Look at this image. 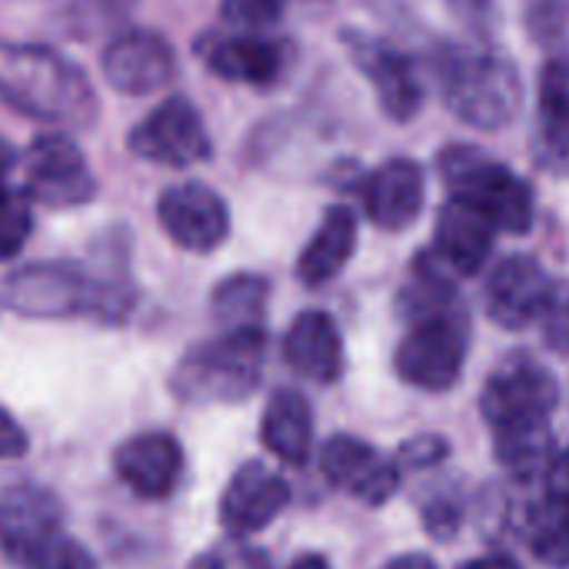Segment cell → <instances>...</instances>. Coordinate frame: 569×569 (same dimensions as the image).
Listing matches in <instances>:
<instances>
[{
    "label": "cell",
    "instance_id": "obj_14",
    "mask_svg": "<svg viewBox=\"0 0 569 569\" xmlns=\"http://www.w3.org/2000/svg\"><path fill=\"white\" fill-rule=\"evenodd\" d=\"M290 503V487L280 473H273L267 463H243L223 497H220V523L230 537H250L270 527Z\"/></svg>",
    "mask_w": 569,
    "mask_h": 569
},
{
    "label": "cell",
    "instance_id": "obj_33",
    "mask_svg": "<svg viewBox=\"0 0 569 569\" xmlns=\"http://www.w3.org/2000/svg\"><path fill=\"white\" fill-rule=\"evenodd\" d=\"M540 97H543V113L569 117V60H553L543 67Z\"/></svg>",
    "mask_w": 569,
    "mask_h": 569
},
{
    "label": "cell",
    "instance_id": "obj_9",
    "mask_svg": "<svg viewBox=\"0 0 569 569\" xmlns=\"http://www.w3.org/2000/svg\"><path fill=\"white\" fill-rule=\"evenodd\" d=\"M23 193L30 203H43L50 210L83 207L97 193V177L83 157V150L60 130L40 133L23 157Z\"/></svg>",
    "mask_w": 569,
    "mask_h": 569
},
{
    "label": "cell",
    "instance_id": "obj_7",
    "mask_svg": "<svg viewBox=\"0 0 569 569\" xmlns=\"http://www.w3.org/2000/svg\"><path fill=\"white\" fill-rule=\"evenodd\" d=\"M467 357V327L453 310H437L427 317H417L407 337L397 347L393 367L403 383L443 393L453 390L463 373Z\"/></svg>",
    "mask_w": 569,
    "mask_h": 569
},
{
    "label": "cell",
    "instance_id": "obj_29",
    "mask_svg": "<svg viewBox=\"0 0 569 569\" xmlns=\"http://www.w3.org/2000/svg\"><path fill=\"white\" fill-rule=\"evenodd\" d=\"M193 569H270V557L243 537H230L207 547L193 560Z\"/></svg>",
    "mask_w": 569,
    "mask_h": 569
},
{
    "label": "cell",
    "instance_id": "obj_21",
    "mask_svg": "<svg viewBox=\"0 0 569 569\" xmlns=\"http://www.w3.org/2000/svg\"><path fill=\"white\" fill-rule=\"evenodd\" d=\"M490 250H493V223L477 210H470L467 203L450 200L437 217V240L430 253L453 277H473L483 270Z\"/></svg>",
    "mask_w": 569,
    "mask_h": 569
},
{
    "label": "cell",
    "instance_id": "obj_25",
    "mask_svg": "<svg viewBox=\"0 0 569 569\" xmlns=\"http://www.w3.org/2000/svg\"><path fill=\"white\" fill-rule=\"evenodd\" d=\"M497 457H500L503 467H510L520 477L547 473L550 463H553V437H550V427L497 437Z\"/></svg>",
    "mask_w": 569,
    "mask_h": 569
},
{
    "label": "cell",
    "instance_id": "obj_16",
    "mask_svg": "<svg viewBox=\"0 0 569 569\" xmlns=\"http://www.w3.org/2000/svg\"><path fill=\"white\" fill-rule=\"evenodd\" d=\"M63 503L33 483H17L0 493V547L10 560H27L60 533Z\"/></svg>",
    "mask_w": 569,
    "mask_h": 569
},
{
    "label": "cell",
    "instance_id": "obj_38",
    "mask_svg": "<svg viewBox=\"0 0 569 569\" xmlns=\"http://www.w3.org/2000/svg\"><path fill=\"white\" fill-rule=\"evenodd\" d=\"M380 569H437V563L427 557V553H403L390 563H383Z\"/></svg>",
    "mask_w": 569,
    "mask_h": 569
},
{
    "label": "cell",
    "instance_id": "obj_2",
    "mask_svg": "<svg viewBox=\"0 0 569 569\" xmlns=\"http://www.w3.org/2000/svg\"><path fill=\"white\" fill-rule=\"evenodd\" d=\"M267 360V333L253 330H223L220 337L187 350L170 377V390L180 403L190 407H223L247 400Z\"/></svg>",
    "mask_w": 569,
    "mask_h": 569
},
{
    "label": "cell",
    "instance_id": "obj_8",
    "mask_svg": "<svg viewBox=\"0 0 569 569\" xmlns=\"http://www.w3.org/2000/svg\"><path fill=\"white\" fill-rule=\"evenodd\" d=\"M127 147L133 157L170 170H187L213 157V140L207 133V123L193 107V100L187 97H167L160 107H153L130 130Z\"/></svg>",
    "mask_w": 569,
    "mask_h": 569
},
{
    "label": "cell",
    "instance_id": "obj_41",
    "mask_svg": "<svg viewBox=\"0 0 569 569\" xmlns=\"http://www.w3.org/2000/svg\"><path fill=\"white\" fill-rule=\"evenodd\" d=\"M290 569H330L327 567V560L320 557V553H303V557H297Z\"/></svg>",
    "mask_w": 569,
    "mask_h": 569
},
{
    "label": "cell",
    "instance_id": "obj_17",
    "mask_svg": "<svg viewBox=\"0 0 569 569\" xmlns=\"http://www.w3.org/2000/svg\"><path fill=\"white\" fill-rule=\"evenodd\" d=\"M117 477L143 500H163L173 493L183 473V450L170 433H137L113 453Z\"/></svg>",
    "mask_w": 569,
    "mask_h": 569
},
{
    "label": "cell",
    "instance_id": "obj_19",
    "mask_svg": "<svg viewBox=\"0 0 569 569\" xmlns=\"http://www.w3.org/2000/svg\"><path fill=\"white\" fill-rule=\"evenodd\" d=\"M287 367L310 383H337L343 373V337L330 313H300L283 337Z\"/></svg>",
    "mask_w": 569,
    "mask_h": 569
},
{
    "label": "cell",
    "instance_id": "obj_10",
    "mask_svg": "<svg viewBox=\"0 0 569 569\" xmlns=\"http://www.w3.org/2000/svg\"><path fill=\"white\" fill-rule=\"evenodd\" d=\"M100 70L107 83L123 93V97H147L167 87L177 73V53L167 37L153 30H123L117 33L103 53H100Z\"/></svg>",
    "mask_w": 569,
    "mask_h": 569
},
{
    "label": "cell",
    "instance_id": "obj_1",
    "mask_svg": "<svg viewBox=\"0 0 569 569\" xmlns=\"http://www.w3.org/2000/svg\"><path fill=\"white\" fill-rule=\"evenodd\" d=\"M0 100L37 123L83 130L97 120L90 77L47 43L0 40Z\"/></svg>",
    "mask_w": 569,
    "mask_h": 569
},
{
    "label": "cell",
    "instance_id": "obj_23",
    "mask_svg": "<svg viewBox=\"0 0 569 569\" xmlns=\"http://www.w3.org/2000/svg\"><path fill=\"white\" fill-rule=\"evenodd\" d=\"M260 440L263 447L290 463V467H303L313 453V413L310 403L303 400V393L297 390H277L263 410L260 420Z\"/></svg>",
    "mask_w": 569,
    "mask_h": 569
},
{
    "label": "cell",
    "instance_id": "obj_11",
    "mask_svg": "<svg viewBox=\"0 0 569 569\" xmlns=\"http://www.w3.org/2000/svg\"><path fill=\"white\" fill-rule=\"evenodd\" d=\"M157 220L163 233L190 253H213L230 233L227 200L207 183H177L157 200Z\"/></svg>",
    "mask_w": 569,
    "mask_h": 569
},
{
    "label": "cell",
    "instance_id": "obj_28",
    "mask_svg": "<svg viewBox=\"0 0 569 569\" xmlns=\"http://www.w3.org/2000/svg\"><path fill=\"white\" fill-rule=\"evenodd\" d=\"M30 230H33V213L27 193L0 190V260L17 257Z\"/></svg>",
    "mask_w": 569,
    "mask_h": 569
},
{
    "label": "cell",
    "instance_id": "obj_24",
    "mask_svg": "<svg viewBox=\"0 0 569 569\" xmlns=\"http://www.w3.org/2000/svg\"><path fill=\"white\" fill-rule=\"evenodd\" d=\"M267 297H270V283L263 277L233 273L213 290L210 307H213V317L223 330H253L263 320Z\"/></svg>",
    "mask_w": 569,
    "mask_h": 569
},
{
    "label": "cell",
    "instance_id": "obj_36",
    "mask_svg": "<svg viewBox=\"0 0 569 569\" xmlns=\"http://www.w3.org/2000/svg\"><path fill=\"white\" fill-rule=\"evenodd\" d=\"M443 453H447V443H443L440 437H420V440H413V443L403 447V457L413 460L417 467H430V463H437Z\"/></svg>",
    "mask_w": 569,
    "mask_h": 569
},
{
    "label": "cell",
    "instance_id": "obj_13",
    "mask_svg": "<svg viewBox=\"0 0 569 569\" xmlns=\"http://www.w3.org/2000/svg\"><path fill=\"white\" fill-rule=\"evenodd\" d=\"M320 470L337 490L367 507H383L400 487V467L377 447L347 433H337L320 447Z\"/></svg>",
    "mask_w": 569,
    "mask_h": 569
},
{
    "label": "cell",
    "instance_id": "obj_3",
    "mask_svg": "<svg viewBox=\"0 0 569 569\" xmlns=\"http://www.w3.org/2000/svg\"><path fill=\"white\" fill-rule=\"evenodd\" d=\"M437 170L457 203H467L493 223V230L527 233L533 223V190L510 167L490 160L477 147H447Z\"/></svg>",
    "mask_w": 569,
    "mask_h": 569
},
{
    "label": "cell",
    "instance_id": "obj_30",
    "mask_svg": "<svg viewBox=\"0 0 569 569\" xmlns=\"http://www.w3.org/2000/svg\"><path fill=\"white\" fill-rule=\"evenodd\" d=\"M283 13V0H220V17L237 33H260Z\"/></svg>",
    "mask_w": 569,
    "mask_h": 569
},
{
    "label": "cell",
    "instance_id": "obj_26",
    "mask_svg": "<svg viewBox=\"0 0 569 569\" xmlns=\"http://www.w3.org/2000/svg\"><path fill=\"white\" fill-rule=\"evenodd\" d=\"M530 550L540 563L553 569H569V507L553 503L530 533Z\"/></svg>",
    "mask_w": 569,
    "mask_h": 569
},
{
    "label": "cell",
    "instance_id": "obj_34",
    "mask_svg": "<svg viewBox=\"0 0 569 569\" xmlns=\"http://www.w3.org/2000/svg\"><path fill=\"white\" fill-rule=\"evenodd\" d=\"M23 453H27V433L0 407V460H13V457H23Z\"/></svg>",
    "mask_w": 569,
    "mask_h": 569
},
{
    "label": "cell",
    "instance_id": "obj_6",
    "mask_svg": "<svg viewBox=\"0 0 569 569\" xmlns=\"http://www.w3.org/2000/svg\"><path fill=\"white\" fill-rule=\"evenodd\" d=\"M557 403H560L557 377L530 353L507 357L490 373L480 393V413L493 430V437L550 427Z\"/></svg>",
    "mask_w": 569,
    "mask_h": 569
},
{
    "label": "cell",
    "instance_id": "obj_15",
    "mask_svg": "<svg viewBox=\"0 0 569 569\" xmlns=\"http://www.w3.org/2000/svg\"><path fill=\"white\" fill-rule=\"evenodd\" d=\"M553 283L533 257H507L487 280V313L503 330H523L540 320Z\"/></svg>",
    "mask_w": 569,
    "mask_h": 569
},
{
    "label": "cell",
    "instance_id": "obj_37",
    "mask_svg": "<svg viewBox=\"0 0 569 569\" xmlns=\"http://www.w3.org/2000/svg\"><path fill=\"white\" fill-rule=\"evenodd\" d=\"M550 493L557 503L569 507V450H563L553 463H550Z\"/></svg>",
    "mask_w": 569,
    "mask_h": 569
},
{
    "label": "cell",
    "instance_id": "obj_12",
    "mask_svg": "<svg viewBox=\"0 0 569 569\" xmlns=\"http://www.w3.org/2000/svg\"><path fill=\"white\" fill-rule=\"evenodd\" d=\"M340 40H343L353 67L370 80L383 113L390 120H410L420 110L423 90H420L417 70L407 60V53H400L393 43L360 33V30H343Z\"/></svg>",
    "mask_w": 569,
    "mask_h": 569
},
{
    "label": "cell",
    "instance_id": "obj_32",
    "mask_svg": "<svg viewBox=\"0 0 569 569\" xmlns=\"http://www.w3.org/2000/svg\"><path fill=\"white\" fill-rule=\"evenodd\" d=\"M543 337L550 340L553 350L569 353V283H553V293L540 313Z\"/></svg>",
    "mask_w": 569,
    "mask_h": 569
},
{
    "label": "cell",
    "instance_id": "obj_39",
    "mask_svg": "<svg viewBox=\"0 0 569 569\" xmlns=\"http://www.w3.org/2000/svg\"><path fill=\"white\" fill-rule=\"evenodd\" d=\"M460 569H520V567H517V560H510V557H480V560L463 563Z\"/></svg>",
    "mask_w": 569,
    "mask_h": 569
},
{
    "label": "cell",
    "instance_id": "obj_22",
    "mask_svg": "<svg viewBox=\"0 0 569 569\" xmlns=\"http://www.w3.org/2000/svg\"><path fill=\"white\" fill-rule=\"evenodd\" d=\"M357 247V217L350 207H330L313 230L310 243L297 260V277L303 287H323L350 263Z\"/></svg>",
    "mask_w": 569,
    "mask_h": 569
},
{
    "label": "cell",
    "instance_id": "obj_18",
    "mask_svg": "<svg viewBox=\"0 0 569 569\" xmlns=\"http://www.w3.org/2000/svg\"><path fill=\"white\" fill-rule=\"evenodd\" d=\"M427 197V180L420 163L407 157H393L377 167L363 183V210L380 230H407Z\"/></svg>",
    "mask_w": 569,
    "mask_h": 569
},
{
    "label": "cell",
    "instance_id": "obj_4",
    "mask_svg": "<svg viewBox=\"0 0 569 569\" xmlns=\"http://www.w3.org/2000/svg\"><path fill=\"white\" fill-rule=\"evenodd\" d=\"M440 90L450 113L477 130L507 127L523 100L517 67L500 53L450 50L440 63Z\"/></svg>",
    "mask_w": 569,
    "mask_h": 569
},
{
    "label": "cell",
    "instance_id": "obj_40",
    "mask_svg": "<svg viewBox=\"0 0 569 569\" xmlns=\"http://www.w3.org/2000/svg\"><path fill=\"white\" fill-rule=\"evenodd\" d=\"M13 167V147L7 140H0V190H7V173Z\"/></svg>",
    "mask_w": 569,
    "mask_h": 569
},
{
    "label": "cell",
    "instance_id": "obj_35",
    "mask_svg": "<svg viewBox=\"0 0 569 569\" xmlns=\"http://www.w3.org/2000/svg\"><path fill=\"white\" fill-rule=\"evenodd\" d=\"M423 523H427V530H430L437 540H450V537L457 533V527H460V517H457V510H453V507H447V503H433V507H427Z\"/></svg>",
    "mask_w": 569,
    "mask_h": 569
},
{
    "label": "cell",
    "instance_id": "obj_27",
    "mask_svg": "<svg viewBox=\"0 0 569 569\" xmlns=\"http://www.w3.org/2000/svg\"><path fill=\"white\" fill-rule=\"evenodd\" d=\"M533 157L543 170L569 177V117L543 113L533 130Z\"/></svg>",
    "mask_w": 569,
    "mask_h": 569
},
{
    "label": "cell",
    "instance_id": "obj_31",
    "mask_svg": "<svg viewBox=\"0 0 569 569\" xmlns=\"http://www.w3.org/2000/svg\"><path fill=\"white\" fill-rule=\"evenodd\" d=\"M23 569H97V563L77 540L57 533L23 560Z\"/></svg>",
    "mask_w": 569,
    "mask_h": 569
},
{
    "label": "cell",
    "instance_id": "obj_5",
    "mask_svg": "<svg viewBox=\"0 0 569 569\" xmlns=\"http://www.w3.org/2000/svg\"><path fill=\"white\" fill-rule=\"evenodd\" d=\"M7 303L27 317H73L97 313L113 320L127 297L97 283L73 263H30L7 280Z\"/></svg>",
    "mask_w": 569,
    "mask_h": 569
},
{
    "label": "cell",
    "instance_id": "obj_20",
    "mask_svg": "<svg viewBox=\"0 0 569 569\" xmlns=\"http://www.w3.org/2000/svg\"><path fill=\"white\" fill-rule=\"evenodd\" d=\"M203 63L227 83H250L267 87L283 70L280 43L260 33H217L200 43Z\"/></svg>",
    "mask_w": 569,
    "mask_h": 569
}]
</instances>
